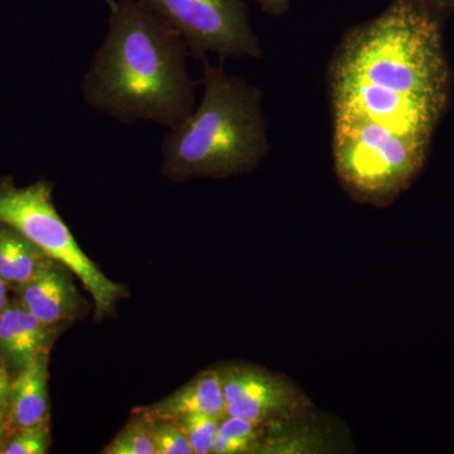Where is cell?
Returning <instances> with one entry per match:
<instances>
[{"mask_svg": "<svg viewBox=\"0 0 454 454\" xmlns=\"http://www.w3.org/2000/svg\"><path fill=\"white\" fill-rule=\"evenodd\" d=\"M441 25L419 0H393L354 29L330 73L333 121H369L430 140L447 104Z\"/></svg>", "mask_w": 454, "mask_h": 454, "instance_id": "1", "label": "cell"}, {"mask_svg": "<svg viewBox=\"0 0 454 454\" xmlns=\"http://www.w3.org/2000/svg\"><path fill=\"white\" fill-rule=\"evenodd\" d=\"M109 9V31L82 79L83 100L125 124L173 129L195 109L186 42L139 0H115Z\"/></svg>", "mask_w": 454, "mask_h": 454, "instance_id": "2", "label": "cell"}, {"mask_svg": "<svg viewBox=\"0 0 454 454\" xmlns=\"http://www.w3.org/2000/svg\"><path fill=\"white\" fill-rule=\"evenodd\" d=\"M203 66L201 104L160 145L162 172L172 181L247 175L270 151L262 92L206 59Z\"/></svg>", "mask_w": 454, "mask_h": 454, "instance_id": "3", "label": "cell"}, {"mask_svg": "<svg viewBox=\"0 0 454 454\" xmlns=\"http://www.w3.org/2000/svg\"><path fill=\"white\" fill-rule=\"evenodd\" d=\"M429 140L369 121H333L334 172L354 201L387 207L422 169Z\"/></svg>", "mask_w": 454, "mask_h": 454, "instance_id": "4", "label": "cell"}, {"mask_svg": "<svg viewBox=\"0 0 454 454\" xmlns=\"http://www.w3.org/2000/svg\"><path fill=\"white\" fill-rule=\"evenodd\" d=\"M52 192L53 184L44 179L26 187H18L11 178L0 179V223L14 227L79 278L94 300L95 317L103 319L124 297L125 286L113 282L82 252L57 212Z\"/></svg>", "mask_w": 454, "mask_h": 454, "instance_id": "5", "label": "cell"}, {"mask_svg": "<svg viewBox=\"0 0 454 454\" xmlns=\"http://www.w3.org/2000/svg\"><path fill=\"white\" fill-rule=\"evenodd\" d=\"M186 42L190 55L262 56L244 0H139Z\"/></svg>", "mask_w": 454, "mask_h": 454, "instance_id": "6", "label": "cell"}, {"mask_svg": "<svg viewBox=\"0 0 454 454\" xmlns=\"http://www.w3.org/2000/svg\"><path fill=\"white\" fill-rule=\"evenodd\" d=\"M220 372L227 415L269 424L309 413L315 408L294 381L264 367L230 365Z\"/></svg>", "mask_w": 454, "mask_h": 454, "instance_id": "7", "label": "cell"}, {"mask_svg": "<svg viewBox=\"0 0 454 454\" xmlns=\"http://www.w3.org/2000/svg\"><path fill=\"white\" fill-rule=\"evenodd\" d=\"M62 325H49L33 316L18 301H9L0 316V360L16 376L35 357L51 352Z\"/></svg>", "mask_w": 454, "mask_h": 454, "instance_id": "8", "label": "cell"}, {"mask_svg": "<svg viewBox=\"0 0 454 454\" xmlns=\"http://www.w3.org/2000/svg\"><path fill=\"white\" fill-rule=\"evenodd\" d=\"M68 271L64 265L53 262L35 279L18 289V301L44 324L74 321L82 310V298Z\"/></svg>", "mask_w": 454, "mask_h": 454, "instance_id": "9", "label": "cell"}, {"mask_svg": "<svg viewBox=\"0 0 454 454\" xmlns=\"http://www.w3.org/2000/svg\"><path fill=\"white\" fill-rule=\"evenodd\" d=\"M133 411H138L151 420H177L191 414L226 417V400L220 369L205 370L160 402L139 406Z\"/></svg>", "mask_w": 454, "mask_h": 454, "instance_id": "10", "label": "cell"}, {"mask_svg": "<svg viewBox=\"0 0 454 454\" xmlns=\"http://www.w3.org/2000/svg\"><path fill=\"white\" fill-rule=\"evenodd\" d=\"M49 366L50 352H44L13 376L8 408L9 434L50 419Z\"/></svg>", "mask_w": 454, "mask_h": 454, "instance_id": "11", "label": "cell"}, {"mask_svg": "<svg viewBox=\"0 0 454 454\" xmlns=\"http://www.w3.org/2000/svg\"><path fill=\"white\" fill-rule=\"evenodd\" d=\"M309 413L265 424V435L259 454H319L330 450L327 430Z\"/></svg>", "mask_w": 454, "mask_h": 454, "instance_id": "12", "label": "cell"}, {"mask_svg": "<svg viewBox=\"0 0 454 454\" xmlns=\"http://www.w3.org/2000/svg\"><path fill=\"white\" fill-rule=\"evenodd\" d=\"M55 260L14 227L0 223V277L17 292Z\"/></svg>", "mask_w": 454, "mask_h": 454, "instance_id": "13", "label": "cell"}, {"mask_svg": "<svg viewBox=\"0 0 454 454\" xmlns=\"http://www.w3.org/2000/svg\"><path fill=\"white\" fill-rule=\"evenodd\" d=\"M265 424L226 415L220 424L212 454H259Z\"/></svg>", "mask_w": 454, "mask_h": 454, "instance_id": "14", "label": "cell"}, {"mask_svg": "<svg viewBox=\"0 0 454 454\" xmlns=\"http://www.w3.org/2000/svg\"><path fill=\"white\" fill-rule=\"evenodd\" d=\"M131 419L118 433L103 454H157L152 420L138 411H131Z\"/></svg>", "mask_w": 454, "mask_h": 454, "instance_id": "15", "label": "cell"}, {"mask_svg": "<svg viewBox=\"0 0 454 454\" xmlns=\"http://www.w3.org/2000/svg\"><path fill=\"white\" fill-rule=\"evenodd\" d=\"M51 444L49 420L13 430L5 441L2 454H44Z\"/></svg>", "mask_w": 454, "mask_h": 454, "instance_id": "16", "label": "cell"}, {"mask_svg": "<svg viewBox=\"0 0 454 454\" xmlns=\"http://www.w3.org/2000/svg\"><path fill=\"white\" fill-rule=\"evenodd\" d=\"M223 418L207 414H191L176 420L186 433L195 454H210Z\"/></svg>", "mask_w": 454, "mask_h": 454, "instance_id": "17", "label": "cell"}, {"mask_svg": "<svg viewBox=\"0 0 454 454\" xmlns=\"http://www.w3.org/2000/svg\"><path fill=\"white\" fill-rule=\"evenodd\" d=\"M157 454H195L186 433L176 420H152Z\"/></svg>", "mask_w": 454, "mask_h": 454, "instance_id": "18", "label": "cell"}, {"mask_svg": "<svg viewBox=\"0 0 454 454\" xmlns=\"http://www.w3.org/2000/svg\"><path fill=\"white\" fill-rule=\"evenodd\" d=\"M12 381L13 376L9 372L8 367L0 360V408L8 411L11 402Z\"/></svg>", "mask_w": 454, "mask_h": 454, "instance_id": "19", "label": "cell"}, {"mask_svg": "<svg viewBox=\"0 0 454 454\" xmlns=\"http://www.w3.org/2000/svg\"><path fill=\"white\" fill-rule=\"evenodd\" d=\"M260 9L270 16H284L291 7V0H256Z\"/></svg>", "mask_w": 454, "mask_h": 454, "instance_id": "20", "label": "cell"}, {"mask_svg": "<svg viewBox=\"0 0 454 454\" xmlns=\"http://www.w3.org/2000/svg\"><path fill=\"white\" fill-rule=\"evenodd\" d=\"M8 434V411L0 408V454L3 453V448H4Z\"/></svg>", "mask_w": 454, "mask_h": 454, "instance_id": "21", "label": "cell"}, {"mask_svg": "<svg viewBox=\"0 0 454 454\" xmlns=\"http://www.w3.org/2000/svg\"><path fill=\"white\" fill-rule=\"evenodd\" d=\"M9 289L11 288H9L8 284L0 277V316L4 312L5 309L8 307L9 301H11L8 295Z\"/></svg>", "mask_w": 454, "mask_h": 454, "instance_id": "22", "label": "cell"}, {"mask_svg": "<svg viewBox=\"0 0 454 454\" xmlns=\"http://www.w3.org/2000/svg\"><path fill=\"white\" fill-rule=\"evenodd\" d=\"M419 2L433 9L454 7V0H419Z\"/></svg>", "mask_w": 454, "mask_h": 454, "instance_id": "23", "label": "cell"}, {"mask_svg": "<svg viewBox=\"0 0 454 454\" xmlns=\"http://www.w3.org/2000/svg\"><path fill=\"white\" fill-rule=\"evenodd\" d=\"M106 3L109 5V8H112L113 5L115 4V0H106Z\"/></svg>", "mask_w": 454, "mask_h": 454, "instance_id": "24", "label": "cell"}]
</instances>
